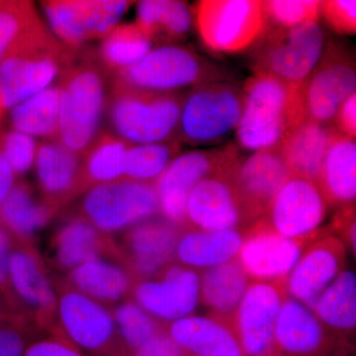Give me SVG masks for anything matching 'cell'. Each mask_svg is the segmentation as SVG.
<instances>
[{
	"label": "cell",
	"instance_id": "ee69618b",
	"mask_svg": "<svg viewBox=\"0 0 356 356\" xmlns=\"http://www.w3.org/2000/svg\"><path fill=\"white\" fill-rule=\"evenodd\" d=\"M320 14L327 24L339 34L353 35L356 32L355 0H327L321 1Z\"/></svg>",
	"mask_w": 356,
	"mask_h": 356
},
{
	"label": "cell",
	"instance_id": "7bdbcfd3",
	"mask_svg": "<svg viewBox=\"0 0 356 356\" xmlns=\"http://www.w3.org/2000/svg\"><path fill=\"white\" fill-rule=\"evenodd\" d=\"M42 334L30 318L13 316L0 325V356H24L29 343Z\"/></svg>",
	"mask_w": 356,
	"mask_h": 356
},
{
	"label": "cell",
	"instance_id": "681fc988",
	"mask_svg": "<svg viewBox=\"0 0 356 356\" xmlns=\"http://www.w3.org/2000/svg\"><path fill=\"white\" fill-rule=\"evenodd\" d=\"M332 228L341 234L343 243H348L355 254V204L339 208L334 218Z\"/></svg>",
	"mask_w": 356,
	"mask_h": 356
},
{
	"label": "cell",
	"instance_id": "f907efd6",
	"mask_svg": "<svg viewBox=\"0 0 356 356\" xmlns=\"http://www.w3.org/2000/svg\"><path fill=\"white\" fill-rule=\"evenodd\" d=\"M16 179L17 178L14 175L10 166L0 154V205H1L4 199L7 197L9 192L13 189Z\"/></svg>",
	"mask_w": 356,
	"mask_h": 356
},
{
	"label": "cell",
	"instance_id": "f5cc1de1",
	"mask_svg": "<svg viewBox=\"0 0 356 356\" xmlns=\"http://www.w3.org/2000/svg\"><path fill=\"white\" fill-rule=\"evenodd\" d=\"M331 356H353L351 343H337Z\"/></svg>",
	"mask_w": 356,
	"mask_h": 356
},
{
	"label": "cell",
	"instance_id": "4fadbf2b",
	"mask_svg": "<svg viewBox=\"0 0 356 356\" xmlns=\"http://www.w3.org/2000/svg\"><path fill=\"white\" fill-rule=\"evenodd\" d=\"M233 145L178 154L156 180L159 215L180 228H187V203L202 180L238 156Z\"/></svg>",
	"mask_w": 356,
	"mask_h": 356
},
{
	"label": "cell",
	"instance_id": "836d02e7",
	"mask_svg": "<svg viewBox=\"0 0 356 356\" xmlns=\"http://www.w3.org/2000/svg\"><path fill=\"white\" fill-rule=\"evenodd\" d=\"M193 20L191 7L184 1L145 0L138 3L136 24L153 43L178 44L184 41Z\"/></svg>",
	"mask_w": 356,
	"mask_h": 356
},
{
	"label": "cell",
	"instance_id": "b9f144b4",
	"mask_svg": "<svg viewBox=\"0 0 356 356\" xmlns=\"http://www.w3.org/2000/svg\"><path fill=\"white\" fill-rule=\"evenodd\" d=\"M39 143L31 136L18 131L0 132V154L19 179L32 170L36 161Z\"/></svg>",
	"mask_w": 356,
	"mask_h": 356
},
{
	"label": "cell",
	"instance_id": "8d00e7d4",
	"mask_svg": "<svg viewBox=\"0 0 356 356\" xmlns=\"http://www.w3.org/2000/svg\"><path fill=\"white\" fill-rule=\"evenodd\" d=\"M154 43L136 23L117 25L103 38L96 57L110 76L137 64L153 49Z\"/></svg>",
	"mask_w": 356,
	"mask_h": 356
},
{
	"label": "cell",
	"instance_id": "44dd1931",
	"mask_svg": "<svg viewBox=\"0 0 356 356\" xmlns=\"http://www.w3.org/2000/svg\"><path fill=\"white\" fill-rule=\"evenodd\" d=\"M291 177L277 147L261 149L238 159L234 184L250 222L264 217L288 179Z\"/></svg>",
	"mask_w": 356,
	"mask_h": 356
},
{
	"label": "cell",
	"instance_id": "5b68a950",
	"mask_svg": "<svg viewBox=\"0 0 356 356\" xmlns=\"http://www.w3.org/2000/svg\"><path fill=\"white\" fill-rule=\"evenodd\" d=\"M324 44V32L318 22L311 21L293 27L266 24L252 44L250 69L254 74L299 86L317 65Z\"/></svg>",
	"mask_w": 356,
	"mask_h": 356
},
{
	"label": "cell",
	"instance_id": "52a82bcc",
	"mask_svg": "<svg viewBox=\"0 0 356 356\" xmlns=\"http://www.w3.org/2000/svg\"><path fill=\"white\" fill-rule=\"evenodd\" d=\"M57 292V331L84 356H130L107 307L72 289L63 278Z\"/></svg>",
	"mask_w": 356,
	"mask_h": 356
},
{
	"label": "cell",
	"instance_id": "db71d44e",
	"mask_svg": "<svg viewBox=\"0 0 356 356\" xmlns=\"http://www.w3.org/2000/svg\"><path fill=\"white\" fill-rule=\"evenodd\" d=\"M4 112H6V109L3 108V105H2L1 100H0V124H1L2 119H3Z\"/></svg>",
	"mask_w": 356,
	"mask_h": 356
},
{
	"label": "cell",
	"instance_id": "1f68e13d",
	"mask_svg": "<svg viewBox=\"0 0 356 356\" xmlns=\"http://www.w3.org/2000/svg\"><path fill=\"white\" fill-rule=\"evenodd\" d=\"M318 188L332 207L355 204V139L337 132L325 153L318 182Z\"/></svg>",
	"mask_w": 356,
	"mask_h": 356
},
{
	"label": "cell",
	"instance_id": "e0dca14e",
	"mask_svg": "<svg viewBox=\"0 0 356 356\" xmlns=\"http://www.w3.org/2000/svg\"><path fill=\"white\" fill-rule=\"evenodd\" d=\"M200 273L173 261L153 277L138 280L131 299L165 324L191 317L200 302Z\"/></svg>",
	"mask_w": 356,
	"mask_h": 356
},
{
	"label": "cell",
	"instance_id": "ac0fdd59",
	"mask_svg": "<svg viewBox=\"0 0 356 356\" xmlns=\"http://www.w3.org/2000/svg\"><path fill=\"white\" fill-rule=\"evenodd\" d=\"M238 159L240 154L191 192L186 211L189 227L204 231H243L252 226L234 184Z\"/></svg>",
	"mask_w": 356,
	"mask_h": 356
},
{
	"label": "cell",
	"instance_id": "d6986e66",
	"mask_svg": "<svg viewBox=\"0 0 356 356\" xmlns=\"http://www.w3.org/2000/svg\"><path fill=\"white\" fill-rule=\"evenodd\" d=\"M327 207L317 184L305 178L291 177L262 219L281 236L311 238L325 234L318 228L327 216Z\"/></svg>",
	"mask_w": 356,
	"mask_h": 356
},
{
	"label": "cell",
	"instance_id": "7c38bea8",
	"mask_svg": "<svg viewBox=\"0 0 356 356\" xmlns=\"http://www.w3.org/2000/svg\"><path fill=\"white\" fill-rule=\"evenodd\" d=\"M355 60L344 47L327 43L320 60L299 86L304 119L332 125L337 110L355 92Z\"/></svg>",
	"mask_w": 356,
	"mask_h": 356
},
{
	"label": "cell",
	"instance_id": "3957f363",
	"mask_svg": "<svg viewBox=\"0 0 356 356\" xmlns=\"http://www.w3.org/2000/svg\"><path fill=\"white\" fill-rule=\"evenodd\" d=\"M185 93L145 90L110 79V132L130 145L177 140Z\"/></svg>",
	"mask_w": 356,
	"mask_h": 356
},
{
	"label": "cell",
	"instance_id": "7402d4cb",
	"mask_svg": "<svg viewBox=\"0 0 356 356\" xmlns=\"http://www.w3.org/2000/svg\"><path fill=\"white\" fill-rule=\"evenodd\" d=\"M346 248L337 236L325 235L305 250L286 280L290 298L312 311L318 297L346 270Z\"/></svg>",
	"mask_w": 356,
	"mask_h": 356
},
{
	"label": "cell",
	"instance_id": "2e32d148",
	"mask_svg": "<svg viewBox=\"0 0 356 356\" xmlns=\"http://www.w3.org/2000/svg\"><path fill=\"white\" fill-rule=\"evenodd\" d=\"M286 280L252 282L234 318L235 332L245 356H280L275 329L283 302L287 298Z\"/></svg>",
	"mask_w": 356,
	"mask_h": 356
},
{
	"label": "cell",
	"instance_id": "ab89813d",
	"mask_svg": "<svg viewBox=\"0 0 356 356\" xmlns=\"http://www.w3.org/2000/svg\"><path fill=\"white\" fill-rule=\"evenodd\" d=\"M42 21L31 1L0 0V63Z\"/></svg>",
	"mask_w": 356,
	"mask_h": 356
},
{
	"label": "cell",
	"instance_id": "f546056e",
	"mask_svg": "<svg viewBox=\"0 0 356 356\" xmlns=\"http://www.w3.org/2000/svg\"><path fill=\"white\" fill-rule=\"evenodd\" d=\"M252 280L238 259L200 273V301L210 309V316L233 327L238 306Z\"/></svg>",
	"mask_w": 356,
	"mask_h": 356
},
{
	"label": "cell",
	"instance_id": "5bb4252c",
	"mask_svg": "<svg viewBox=\"0 0 356 356\" xmlns=\"http://www.w3.org/2000/svg\"><path fill=\"white\" fill-rule=\"evenodd\" d=\"M329 234L305 238H290L269 228L262 218L243 231L236 255L252 282L287 280L309 245Z\"/></svg>",
	"mask_w": 356,
	"mask_h": 356
},
{
	"label": "cell",
	"instance_id": "30bf717a",
	"mask_svg": "<svg viewBox=\"0 0 356 356\" xmlns=\"http://www.w3.org/2000/svg\"><path fill=\"white\" fill-rule=\"evenodd\" d=\"M194 19L203 43L219 53L250 48L266 26L262 1L257 0H203Z\"/></svg>",
	"mask_w": 356,
	"mask_h": 356
},
{
	"label": "cell",
	"instance_id": "c3c4849f",
	"mask_svg": "<svg viewBox=\"0 0 356 356\" xmlns=\"http://www.w3.org/2000/svg\"><path fill=\"white\" fill-rule=\"evenodd\" d=\"M332 126L337 132L355 139L356 136V92L348 96L337 110Z\"/></svg>",
	"mask_w": 356,
	"mask_h": 356
},
{
	"label": "cell",
	"instance_id": "d4e9b609",
	"mask_svg": "<svg viewBox=\"0 0 356 356\" xmlns=\"http://www.w3.org/2000/svg\"><path fill=\"white\" fill-rule=\"evenodd\" d=\"M275 343L280 356H331L337 344L314 312L289 296L278 315Z\"/></svg>",
	"mask_w": 356,
	"mask_h": 356
},
{
	"label": "cell",
	"instance_id": "bcb514c9",
	"mask_svg": "<svg viewBox=\"0 0 356 356\" xmlns=\"http://www.w3.org/2000/svg\"><path fill=\"white\" fill-rule=\"evenodd\" d=\"M13 245V236L0 224V295L6 298L16 313L21 314L14 303L13 293H11L10 285H9V261H10Z\"/></svg>",
	"mask_w": 356,
	"mask_h": 356
},
{
	"label": "cell",
	"instance_id": "9a60e30c",
	"mask_svg": "<svg viewBox=\"0 0 356 356\" xmlns=\"http://www.w3.org/2000/svg\"><path fill=\"white\" fill-rule=\"evenodd\" d=\"M133 3L121 0H50L42 1L41 6L58 39L70 48L83 49L88 42L107 36Z\"/></svg>",
	"mask_w": 356,
	"mask_h": 356
},
{
	"label": "cell",
	"instance_id": "ffe728a7",
	"mask_svg": "<svg viewBox=\"0 0 356 356\" xmlns=\"http://www.w3.org/2000/svg\"><path fill=\"white\" fill-rule=\"evenodd\" d=\"M182 229L161 215L131 227L115 238L121 261L136 280L153 277L175 261V248Z\"/></svg>",
	"mask_w": 356,
	"mask_h": 356
},
{
	"label": "cell",
	"instance_id": "4316f807",
	"mask_svg": "<svg viewBox=\"0 0 356 356\" xmlns=\"http://www.w3.org/2000/svg\"><path fill=\"white\" fill-rule=\"evenodd\" d=\"M337 132L332 125L307 119L290 129L277 146L290 175L318 185L325 153Z\"/></svg>",
	"mask_w": 356,
	"mask_h": 356
},
{
	"label": "cell",
	"instance_id": "83f0119b",
	"mask_svg": "<svg viewBox=\"0 0 356 356\" xmlns=\"http://www.w3.org/2000/svg\"><path fill=\"white\" fill-rule=\"evenodd\" d=\"M165 331L191 356H245L233 327L211 316L175 321Z\"/></svg>",
	"mask_w": 356,
	"mask_h": 356
},
{
	"label": "cell",
	"instance_id": "d6a6232c",
	"mask_svg": "<svg viewBox=\"0 0 356 356\" xmlns=\"http://www.w3.org/2000/svg\"><path fill=\"white\" fill-rule=\"evenodd\" d=\"M313 312L337 343H350L356 325L355 273L344 270L318 297Z\"/></svg>",
	"mask_w": 356,
	"mask_h": 356
},
{
	"label": "cell",
	"instance_id": "484cf974",
	"mask_svg": "<svg viewBox=\"0 0 356 356\" xmlns=\"http://www.w3.org/2000/svg\"><path fill=\"white\" fill-rule=\"evenodd\" d=\"M63 280L72 289L109 309L131 299L137 282L123 262L110 257L86 262L65 273Z\"/></svg>",
	"mask_w": 356,
	"mask_h": 356
},
{
	"label": "cell",
	"instance_id": "f6af8a7d",
	"mask_svg": "<svg viewBox=\"0 0 356 356\" xmlns=\"http://www.w3.org/2000/svg\"><path fill=\"white\" fill-rule=\"evenodd\" d=\"M24 356L84 355L65 337L44 332L29 343Z\"/></svg>",
	"mask_w": 356,
	"mask_h": 356
},
{
	"label": "cell",
	"instance_id": "f35d334b",
	"mask_svg": "<svg viewBox=\"0 0 356 356\" xmlns=\"http://www.w3.org/2000/svg\"><path fill=\"white\" fill-rule=\"evenodd\" d=\"M110 311L130 356L156 334L165 331V323L147 313L132 299L112 307Z\"/></svg>",
	"mask_w": 356,
	"mask_h": 356
},
{
	"label": "cell",
	"instance_id": "9c48e42d",
	"mask_svg": "<svg viewBox=\"0 0 356 356\" xmlns=\"http://www.w3.org/2000/svg\"><path fill=\"white\" fill-rule=\"evenodd\" d=\"M245 107V93L234 84L214 81L185 93L177 140L191 145L219 142L236 129Z\"/></svg>",
	"mask_w": 356,
	"mask_h": 356
},
{
	"label": "cell",
	"instance_id": "8992f818",
	"mask_svg": "<svg viewBox=\"0 0 356 356\" xmlns=\"http://www.w3.org/2000/svg\"><path fill=\"white\" fill-rule=\"evenodd\" d=\"M111 79L156 92H178L186 88L221 81L224 76L197 51L180 44H158L137 64L115 72Z\"/></svg>",
	"mask_w": 356,
	"mask_h": 356
},
{
	"label": "cell",
	"instance_id": "ba28073f",
	"mask_svg": "<svg viewBox=\"0 0 356 356\" xmlns=\"http://www.w3.org/2000/svg\"><path fill=\"white\" fill-rule=\"evenodd\" d=\"M102 233L113 236L159 215L154 182L121 178L98 185L81 195L72 211Z\"/></svg>",
	"mask_w": 356,
	"mask_h": 356
},
{
	"label": "cell",
	"instance_id": "d590c367",
	"mask_svg": "<svg viewBox=\"0 0 356 356\" xmlns=\"http://www.w3.org/2000/svg\"><path fill=\"white\" fill-rule=\"evenodd\" d=\"M130 144L103 131L83 156L81 195L98 185L124 178L126 152Z\"/></svg>",
	"mask_w": 356,
	"mask_h": 356
},
{
	"label": "cell",
	"instance_id": "f1b7e54d",
	"mask_svg": "<svg viewBox=\"0 0 356 356\" xmlns=\"http://www.w3.org/2000/svg\"><path fill=\"white\" fill-rule=\"evenodd\" d=\"M58 213L44 202L29 182L19 178L0 205V224L15 242L35 243L37 233Z\"/></svg>",
	"mask_w": 356,
	"mask_h": 356
},
{
	"label": "cell",
	"instance_id": "e575fe53",
	"mask_svg": "<svg viewBox=\"0 0 356 356\" xmlns=\"http://www.w3.org/2000/svg\"><path fill=\"white\" fill-rule=\"evenodd\" d=\"M60 99L62 89L57 81L13 107L9 112V128L43 140H58Z\"/></svg>",
	"mask_w": 356,
	"mask_h": 356
},
{
	"label": "cell",
	"instance_id": "8fae6325",
	"mask_svg": "<svg viewBox=\"0 0 356 356\" xmlns=\"http://www.w3.org/2000/svg\"><path fill=\"white\" fill-rule=\"evenodd\" d=\"M9 285L14 303L46 334L57 331V292L35 243L14 241L9 261Z\"/></svg>",
	"mask_w": 356,
	"mask_h": 356
},
{
	"label": "cell",
	"instance_id": "277c9868",
	"mask_svg": "<svg viewBox=\"0 0 356 356\" xmlns=\"http://www.w3.org/2000/svg\"><path fill=\"white\" fill-rule=\"evenodd\" d=\"M243 90L245 107L236 138L243 149L257 152L277 147L288 131L304 119L299 86L254 74Z\"/></svg>",
	"mask_w": 356,
	"mask_h": 356
},
{
	"label": "cell",
	"instance_id": "7a4b0ae2",
	"mask_svg": "<svg viewBox=\"0 0 356 356\" xmlns=\"http://www.w3.org/2000/svg\"><path fill=\"white\" fill-rule=\"evenodd\" d=\"M40 23L18 42L0 63V100L11 109L58 81L81 57Z\"/></svg>",
	"mask_w": 356,
	"mask_h": 356
},
{
	"label": "cell",
	"instance_id": "60d3db41",
	"mask_svg": "<svg viewBox=\"0 0 356 356\" xmlns=\"http://www.w3.org/2000/svg\"><path fill=\"white\" fill-rule=\"evenodd\" d=\"M266 24L293 27L306 22H318L321 1L315 0H269L262 1Z\"/></svg>",
	"mask_w": 356,
	"mask_h": 356
},
{
	"label": "cell",
	"instance_id": "cb8c5ba5",
	"mask_svg": "<svg viewBox=\"0 0 356 356\" xmlns=\"http://www.w3.org/2000/svg\"><path fill=\"white\" fill-rule=\"evenodd\" d=\"M50 254L53 266L65 273L103 257L121 261L113 236L102 233L72 213L65 217L51 236Z\"/></svg>",
	"mask_w": 356,
	"mask_h": 356
},
{
	"label": "cell",
	"instance_id": "7dc6e473",
	"mask_svg": "<svg viewBox=\"0 0 356 356\" xmlns=\"http://www.w3.org/2000/svg\"><path fill=\"white\" fill-rule=\"evenodd\" d=\"M131 356H191L178 346L166 331L156 334Z\"/></svg>",
	"mask_w": 356,
	"mask_h": 356
},
{
	"label": "cell",
	"instance_id": "74e56055",
	"mask_svg": "<svg viewBox=\"0 0 356 356\" xmlns=\"http://www.w3.org/2000/svg\"><path fill=\"white\" fill-rule=\"evenodd\" d=\"M181 149L178 140L147 145H130L126 152L124 177L156 182Z\"/></svg>",
	"mask_w": 356,
	"mask_h": 356
},
{
	"label": "cell",
	"instance_id": "6da1fadb",
	"mask_svg": "<svg viewBox=\"0 0 356 356\" xmlns=\"http://www.w3.org/2000/svg\"><path fill=\"white\" fill-rule=\"evenodd\" d=\"M110 79L96 51L84 50L58 77L62 89L58 140L81 156L104 131Z\"/></svg>",
	"mask_w": 356,
	"mask_h": 356
},
{
	"label": "cell",
	"instance_id": "816d5d0a",
	"mask_svg": "<svg viewBox=\"0 0 356 356\" xmlns=\"http://www.w3.org/2000/svg\"><path fill=\"white\" fill-rule=\"evenodd\" d=\"M15 315H21V314L16 313L9 305L6 298L0 295V325Z\"/></svg>",
	"mask_w": 356,
	"mask_h": 356
},
{
	"label": "cell",
	"instance_id": "603a6c76",
	"mask_svg": "<svg viewBox=\"0 0 356 356\" xmlns=\"http://www.w3.org/2000/svg\"><path fill=\"white\" fill-rule=\"evenodd\" d=\"M34 165L40 195L54 209L60 212L81 197L83 156L60 140L39 143Z\"/></svg>",
	"mask_w": 356,
	"mask_h": 356
},
{
	"label": "cell",
	"instance_id": "4dcf8cb0",
	"mask_svg": "<svg viewBox=\"0 0 356 356\" xmlns=\"http://www.w3.org/2000/svg\"><path fill=\"white\" fill-rule=\"evenodd\" d=\"M243 231H204L187 227L182 229L175 259L198 271L220 266L236 259L242 245Z\"/></svg>",
	"mask_w": 356,
	"mask_h": 356
}]
</instances>
